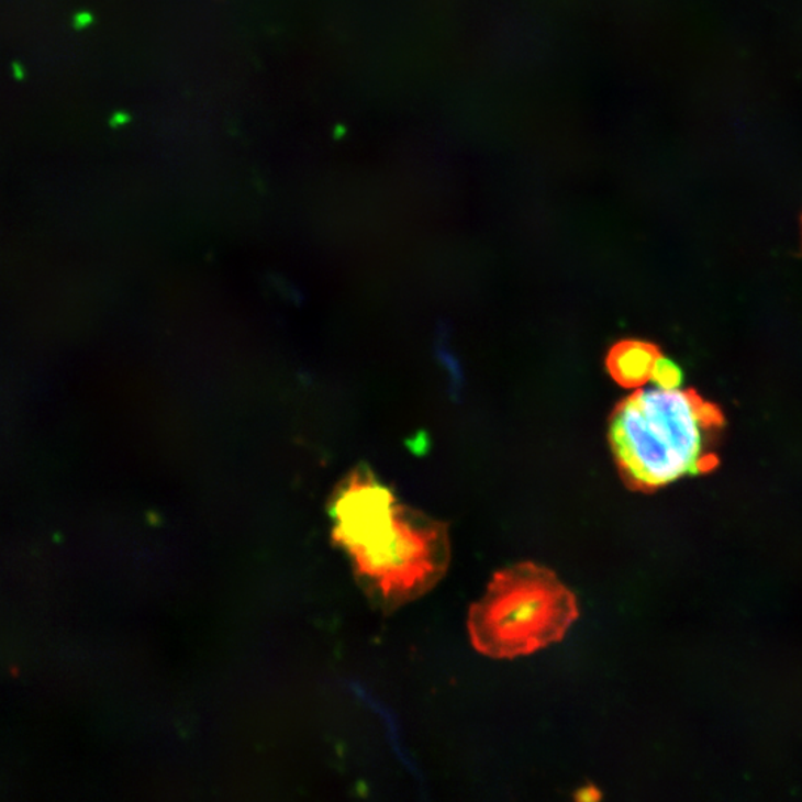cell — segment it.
Segmentation results:
<instances>
[{"label": "cell", "mask_w": 802, "mask_h": 802, "mask_svg": "<svg viewBox=\"0 0 802 802\" xmlns=\"http://www.w3.org/2000/svg\"><path fill=\"white\" fill-rule=\"evenodd\" d=\"M331 516L333 539L382 605L396 608L415 601L449 567L445 523L400 504L369 470H356L342 481Z\"/></svg>", "instance_id": "obj_1"}, {"label": "cell", "mask_w": 802, "mask_h": 802, "mask_svg": "<svg viewBox=\"0 0 802 802\" xmlns=\"http://www.w3.org/2000/svg\"><path fill=\"white\" fill-rule=\"evenodd\" d=\"M727 420L694 388H637L612 411L610 445L624 484L653 493L720 466Z\"/></svg>", "instance_id": "obj_2"}, {"label": "cell", "mask_w": 802, "mask_h": 802, "mask_svg": "<svg viewBox=\"0 0 802 802\" xmlns=\"http://www.w3.org/2000/svg\"><path fill=\"white\" fill-rule=\"evenodd\" d=\"M577 619L576 594L550 569L525 561L493 576L471 606L468 632L483 656L516 658L564 639Z\"/></svg>", "instance_id": "obj_3"}, {"label": "cell", "mask_w": 802, "mask_h": 802, "mask_svg": "<svg viewBox=\"0 0 802 802\" xmlns=\"http://www.w3.org/2000/svg\"><path fill=\"white\" fill-rule=\"evenodd\" d=\"M661 349L651 342L627 339L612 346L606 369L612 379L624 388H642L653 379Z\"/></svg>", "instance_id": "obj_4"}, {"label": "cell", "mask_w": 802, "mask_h": 802, "mask_svg": "<svg viewBox=\"0 0 802 802\" xmlns=\"http://www.w3.org/2000/svg\"><path fill=\"white\" fill-rule=\"evenodd\" d=\"M683 374L681 367L662 356L654 369L651 382L656 387L678 388L682 386Z\"/></svg>", "instance_id": "obj_5"}, {"label": "cell", "mask_w": 802, "mask_h": 802, "mask_svg": "<svg viewBox=\"0 0 802 802\" xmlns=\"http://www.w3.org/2000/svg\"><path fill=\"white\" fill-rule=\"evenodd\" d=\"M801 223H802V221H801Z\"/></svg>", "instance_id": "obj_6"}]
</instances>
